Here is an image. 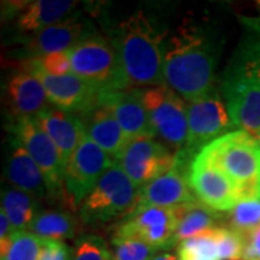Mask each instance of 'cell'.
I'll use <instances>...</instances> for the list:
<instances>
[{
	"label": "cell",
	"mask_w": 260,
	"mask_h": 260,
	"mask_svg": "<svg viewBox=\"0 0 260 260\" xmlns=\"http://www.w3.org/2000/svg\"><path fill=\"white\" fill-rule=\"evenodd\" d=\"M98 104L113 113L129 141L138 138L155 139L157 136L142 100L141 88L99 93Z\"/></svg>",
	"instance_id": "cell-17"
},
{
	"label": "cell",
	"mask_w": 260,
	"mask_h": 260,
	"mask_svg": "<svg viewBox=\"0 0 260 260\" xmlns=\"http://www.w3.org/2000/svg\"><path fill=\"white\" fill-rule=\"evenodd\" d=\"M152 260H180V256H178V254H175V253L171 252H162L158 253Z\"/></svg>",
	"instance_id": "cell-36"
},
{
	"label": "cell",
	"mask_w": 260,
	"mask_h": 260,
	"mask_svg": "<svg viewBox=\"0 0 260 260\" xmlns=\"http://www.w3.org/2000/svg\"><path fill=\"white\" fill-rule=\"evenodd\" d=\"M112 249L104 237L84 234L75 241L73 260H112Z\"/></svg>",
	"instance_id": "cell-31"
},
{
	"label": "cell",
	"mask_w": 260,
	"mask_h": 260,
	"mask_svg": "<svg viewBox=\"0 0 260 260\" xmlns=\"http://www.w3.org/2000/svg\"><path fill=\"white\" fill-rule=\"evenodd\" d=\"M35 59L45 73L53 75V76H64V75L73 73L68 52L46 54V56L35 58Z\"/></svg>",
	"instance_id": "cell-33"
},
{
	"label": "cell",
	"mask_w": 260,
	"mask_h": 260,
	"mask_svg": "<svg viewBox=\"0 0 260 260\" xmlns=\"http://www.w3.org/2000/svg\"><path fill=\"white\" fill-rule=\"evenodd\" d=\"M80 118L86 129L87 138L95 142L112 159L118 160L129 140L113 113L107 107L98 104Z\"/></svg>",
	"instance_id": "cell-21"
},
{
	"label": "cell",
	"mask_w": 260,
	"mask_h": 260,
	"mask_svg": "<svg viewBox=\"0 0 260 260\" xmlns=\"http://www.w3.org/2000/svg\"><path fill=\"white\" fill-rule=\"evenodd\" d=\"M141 95L152 125L164 145L175 153L183 149L188 139L187 103L168 84L141 88Z\"/></svg>",
	"instance_id": "cell-8"
},
{
	"label": "cell",
	"mask_w": 260,
	"mask_h": 260,
	"mask_svg": "<svg viewBox=\"0 0 260 260\" xmlns=\"http://www.w3.org/2000/svg\"><path fill=\"white\" fill-rule=\"evenodd\" d=\"M233 182L240 203L260 200V144L243 130H234L200 153Z\"/></svg>",
	"instance_id": "cell-3"
},
{
	"label": "cell",
	"mask_w": 260,
	"mask_h": 260,
	"mask_svg": "<svg viewBox=\"0 0 260 260\" xmlns=\"http://www.w3.org/2000/svg\"><path fill=\"white\" fill-rule=\"evenodd\" d=\"M219 260H241L245 251L246 237L228 226H218L214 229Z\"/></svg>",
	"instance_id": "cell-32"
},
{
	"label": "cell",
	"mask_w": 260,
	"mask_h": 260,
	"mask_svg": "<svg viewBox=\"0 0 260 260\" xmlns=\"http://www.w3.org/2000/svg\"><path fill=\"white\" fill-rule=\"evenodd\" d=\"M214 229L178 243L177 254L180 260H219Z\"/></svg>",
	"instance_id": "cell-27"
},
{
	"label": "cell",
	"mask_w": 260,
	"mask_h": 260,
	"mask_svg": "<svg viewBox=\"0 0 260 260\" xmlns=\"http://www.w3.org/2000/svg\"><path fill=\"white\" fill-rule=\"evenodd\" d=\"M177 216L175 207H135L117 224L112 237H132L167 251L176 246Z\"/></svg>",
	"instance_id": "cell-11"
},
{
	"label": "cell",
	"mask_w": 260,
	"mask_h": 260,
	"mask_svg": "<svg viewBox=\"0 0 260 260\" xmlns=\"http://www.w3.org/2000/svg\"><path fill=\"white\" fill-rule=\"evenodd\" d=\"M189 184L197 199L217 212H229L240 203L233 182L201 154L191 162Z\"/></svg>",
	"instance_id": "cell-15"
},
{
	"label": "cell",
	"mask_w": 260,
	"mask_h": 260,
	"mask_svg": "<svg viewBox=\"0 0 260 260\" xmlns=\"http://www.w3.org/2000/svg\"><path fill=\"white\" fill-rule=\"evenodd\" d=\"M115 161L86 135L65 167L64 184L68 205L73 209L81 206Z\"/></svg>",
	"instance_id": "cell-9"
},
{
	"label": "cell",
	"mask_w": 260,
	"mask_h": 260,
	"mask_svg": "<svg viewBox=\"0 0 260 260\" xmlns=\"http://www.w3.org/2000/svg\"><path fill=\"white\" fill-rule=\"evenodd\" d=\"M139 197L140 189L116 160L80 206V218L86 225L124 218L134 210Z\"/></svg>",
	"instance_id": "cell-5"
},
{
	"label": "cell",
	"mask_w": 260,
	"mask_h": 260,
	"mask_svg": "<svg viewBox=\"0 0 260 260\" xmlns=\"http://www.w3.org/2000/svg\"><path fill=\"white\" fill-rule=\"evenodd\" d=\"M76 76L92 84L99 93L132 88L118 52L103 35H94L68 51Z\"/></svg>",
	"instance_id": "cell-4"
},
{
	"label": "cell",
	"mask_w": 260,
	"mask_h": 260,
	"mask_svg": "<svg viewBox=\"0 0 260 260\" xmlns=\"http://www.w3.org/2000/svg\"><path fill=\"white\" fill-rule=\"evenodd\" d=\"M190 167L189 160L176 153V160L170 170L140 189L135 207H176L197 200L189 184Z\"/></svg>",
	"instance_id": "cell-16"
},
{
	"label": "cell",
	"mask_w": 260,
	"mask_h": 260,
	"mask_svg": "<svg viewBox=\"0 0 260 260\" xmlns=\"http://www.w3.org/2000/svg\"><path fill=\"white\" fill-rule=\"evenodd\" d=\"M220 95L236 126L252 135L260 144V86L239 75L223 71Z\"/></svg>",
	"instance_id": "cell-14"
},
{
	"label": "cell",
	"mask_w": 260,
	"mask_h": 260,
	"mask_svg": "<svg viewBox=\"0 0 260 260\" xmlns=\"http://www.w3.org/2000/svg\"><path fill=\"white\" fill-rule=\"evenodd\" d=\"M113 260H152L158 248L132 237H111Z\"/></svg>",
	"instance_id": "cell-30"
},
{
	"label": "cell",
	"mask_w": 260,
	"mask_h": 260,
	"mask_svg": "<svg viewBox=\"0 0 260 260\" xmlns=\"http://www.w3.org/2000/svg\"><path fill=\"white\" fill-rule=\"evenodd\" d=\"M42 239L30 230L15 232L8 249L0 254V260H40Z\"/></svg>",
	"instance_id": "cell-28"
},
{
	"label": "cell",
	"mask_w": 260,
	"mask_h": 260,
	"mask_svg": "<svg viewBox=\"0 0 260 260\" xmlns=\"http://www.w3.org/2000/svg\"><path fill=\"white\" fill-rule=\"evenodd\" d=\"M187 113V144L177 153L183 155L190 162L216 140L237 130L218 90L201 99L188 102Z\"/></svg>",
	"instance_id": "cell-6"
},
{
	"label": "cell",
	"mask_w": 260,
	"mask_h": 260,
	"mask_svg": "<svg viewBox=\"0 0 260 260\" xmlns=\"http://www.w3.org/2000/svg\"><path fill=\"white\" fill-rule=\"evenodd\" d=\"M80 2L73 0H35L25 2L17 15L16 28L24 32H39L63 21L77 8Z\"/></svg>",
	"instance_id": "cell-22"
},
{
	"label": "cell",
	"mask_w": 260,
	"mask_h": 260,
	"mask_svg": "<svg viewBox=\"0 0 260 260\" xmlns=\"http://www.w3.org/2000/svg\"><path fill=\"white\" fill-rule=\"evenodd\" d=\"M176 153L153 138H138L129 141L118 159L119 164L139 189L160 177L174 167Z\"/></svg>",
	"instance_id": "cell-13"
},
{
	"label": "cell",
	"mask_w": 260,
	"mask_h": 260,
	"mask_svg": "<svg viewBox=\"0 0 260 260\" xmlns=\"http://www.w3.org/2000/svg\"><path fill=\"white\" fill-rule=\"evenodd\" d=\"M18 69L28 71L41 81L48 100L57 109L80 117L98 105L99 92L74 73L64 76H53L45 73L35 58L19 61Z\"/></svg>",
	"instance_id": "cell-10"
},
{
	"label": "cell",
	"mask_w": 260,
	"mask_h": 260,
	"mask_svg": "<svg viewBox=\"0 0 260 260\" xmlns=\"http://www.w3.org/2000/svg\"><path fill=\"white\" fill-rule=\"evenodd\" d=\"M110 41L118 52L132 88L167 84L164 44L167 34L145 12L138 11L110 31Z\"/></svg>",
	"instance_id": "cell-2"
},
{
	"label": "cell",
	"mask_w": 260,
	"mask_h": 260,
	"mask_svg": "<svg viewBox=\"0 0 260 260\" xmlns=\"http://www.w3.org/2000/svg\"><path fill=\"white\" fill-rule=\"evenodd\" d=\"M5 102L15 119L35 117L50 107V100L41 81L22 69H18L6 81Z\"/></svg>",
	"instance_id": "cell-18"
},
{
	"label": "cell",
	"mask_w": 260,
	"mask_h": 260,
	"mask_svg": "<svg viewBox=\"0 0 260 260\" xmlns=\"http://www.w3.org/2000/svg\"><path fill=\"white\" fill-rule=\"evenodd\" d=\"M219 44L199 27L183 25L167 37L164 76L167 84L186 102L216 92V67Z\"/></svg>",
	"instance_id": "cell-1"
},
{
	"label": "cell",
	"mask_w": 260,
	"mask_h": 260,
	"mask_svg": "<svg viewBox=\"0 0 260 260\" xmlns=\"http://www.w3.org/2000/svg\"><path fill=\"white\" fill-rule=\"evenodd\" d=\"M2 210L6 213L15 232L30 229L32 222L41 212L37 197L14 187L2 190Z\"/></svg>",
	"instance_id": "cell-24"
},
{
	"label": "cell",
	"mask_w": 260,
	"mask_h": 260,
	"mask_svg": "<svg viewBox=\"0 0 260 260\" xmlns=\"http://www.w3.org/2000/svg\"><path fill=\"white\" fill-rule=\"evenodd\" d=\"M228 228L247 234L260 226V200L242 201L228 212Z\"/></svg>",
	"instance_id": "cell-29"
},
{
	"label": "cell",
	"mask_w": 260,
	"mask_h": 260,
	"mask_svg": "<svg viewBox=\"0 0 260 260\" xmlns=\"http://www.w3.org/2000/svg\"><path fill=\"white\" fill-rule=\"evenodd\" d=\"M225 70L260 84V28L253 29L242 38Z\"/></svg>",
	"instance_id": "cell-25"
},
{
	"label": "cell",
	"mask_w": 260,
	"mask_h": 260,
	"mask_svg": "<svg viewBox=\"0 0 260 260\" xmlns=\"http://www.w3.org/2000/svg\"><path fill=\"white\" fill-rule=\"evenodd\" d=\"M79 224L73 213L65 210H41L30 226V232L42 240H71Z\"/></svg>",
	"instance_id": "cell-26"
},
{
	"label": "cell",
	"mask_w": 260,
	"mask_h": 260,
	"mask_svg": "<svg viewBox=\"0 0 260 260\" xmlns=\"http://www.w3.org/2000/svg\"><path fill=\"white\" fill-rule=\"evenodd\" d=\"M11 133L44 172L48 187V199L60 200L68 205L63 158L57 146L41 128L35 117L15 119L11 125Z\"/></svg>",
	"instance_id": "cell-7"
},
{
	"label": "cell",
	"mask_w": 260,
	"mask_h": 260,
	"mask_svg": "<svg viewBox=\"0 0 260 260\" xmlns=\"http://www.w3.org/2000/svg\"><path fill=\"white\" fill-rule=\"evenodd\" d=\"M246 243L243 260H260V226L245 234Z\"/></svg>",
	"instance_id": "cell-35"
},
{
	"label": "cell",
	"mask_w": 260,
	"mask_h": 260,
	"mask_svg": "<svg viewBox=\"0 0 260 260\" xmlns=\"http://www.w3.org/2000/svg\"><path fill=\"white\" fill-rule=\"evenodd\" d=\"M40 260H73V248L64 241L42 240Z\"/></svg>",
	"instance_id": "cell-34"
},
{
	"label": "cell",
	"mask_w": 260,
	"mask_h": 260,
	"mask_svg": "<svg viewBox=\"0 0 260 260\" xmlns=\"http://www.w3.org/2000/svg\"><path fill=\"white\" fill-rule=\"evenodd\" d=\"M112 260H113V259H112Z\"/></svg>",
	"instance_id": "cell-38"
},
{
	"label": "cell",
	"mask_w": 260,
	"mask_h": 260,
	"mask_svg": "<svg viewBox=\"0 0 260 260\" xmlns=\"http://www.w3.org/2000/svg\"><path fill=\"white\" fill-rule=\"evenodd\" d=\"M259 8H260V3H259Z\"/></svg>",
	"instance_id": "cell-37"
},
{
	"label": "cell",
	"mask_w": 260,
	"mask_h": 260,
	"mask_svg": "<svg viewBox=\"0 0 260 260\" xmlns=\"http://www.w3.org/2000/svg\"><path fill=\"white\" fill-rule=\"evenodd\" d=\"M94 35H96V30L92 19L77 11L63 21L24 39L22 41L24 47L19 51V56L30 59L58 52H68L81 41Z\"/></svg>",
	"instance_id": "cell-12"
},
{
	"label": "cell",
	"mask_w": 260,
	"mask_h": 260,
	"mask_svg": "<svg viewBox=\"0 0 260 260\" xmlns=\"http://www.w3.org/2000/svg\"><path fill=\"white\" fill-rule=\"evenodd\" d=\"M35 119L57 146L67 167L71 155L86 138V129L81 118L74 113L50 106L35 116Z\"/></svg>",
	"instance_id": "cell-19"
},
{
	"label": "cell",
	"mask_w": 260,
	"mask_h": 260,
	"mask_svg": "<svg viewBox=\"0 0 260 260\" xmlns=\"http://www.w3.org/2000/svg\"><path fill=\"white\" fill-rule=\"evenodd\" d=\"M4 177L11 187L34 195L38 199L48 198V187L44 172L14 136L6 159Z\"/></svg>",
	"instance_id": "cell-20"
},
{
	"label": "cell",
	"mask_w": 260,
	"mask_h": 260,
	"mask_svg": "<svg viewBox=\"0 0 260 260\" xmlns=\"http://www.w3.org/2000/svg\"><path fill=\"white\" fill-rule=\"evenodd\" d=\"M177 216V230L175 234V243L178 246L184 240L209 232L211 229L220 226L224 217L199 200L178 205L175 207Z\"/></svg>",
	"instance_id": "cell-23"
}]
</instances>
